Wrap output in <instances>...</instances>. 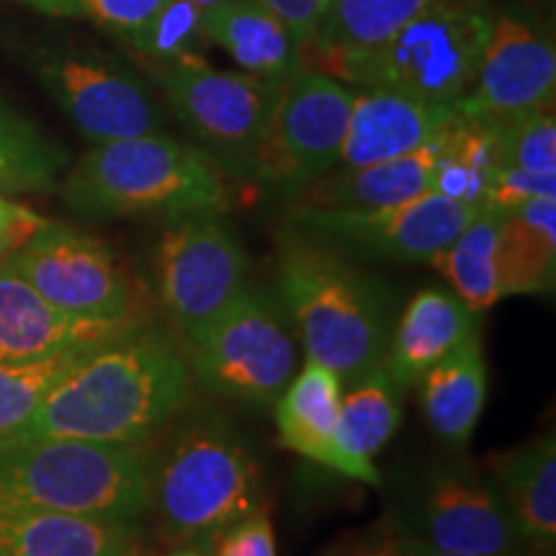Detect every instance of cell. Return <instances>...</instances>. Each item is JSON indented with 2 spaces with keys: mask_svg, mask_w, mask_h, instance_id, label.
Segmentation results:
<instances>
[{
  "mask_svg": "<svg viewBox=\"0 0 556 556\" xmlns=\"http://www.w3.org/2000/svg\"><path fill=\"white\" fill-rule=\"evenodd\" d=\"M435 155L438 142L433 137L422 148L384 163L332 168L299 191L291 204L309 208H379L402 204L430 191Z\"/></svg>",
  "mask_w": 556,
  "mask_h": 556,
  "instance_id": "44dd1931",
  "label": "cell"
},
{
  "mask_svg": "<svg viewBox=\"0 0 556 556\" xmlns=\"http://www.w3.org/2000/svg\"><path fill=\"white\" fill-rule=\"evenodd\" d=\"M70 155L18 111L0 101V191L47 193L58 189Z\"/></svg>",
  "mask_w": 556,
  "mask_h": 556,
  "instance_id": "f546056e",
  "label": "cell"
},
{
  "mask_svg": "<svg viewBox=\"0 0 556 556\" xmlns=\"http://www.w3.org/2000/svg\"><path fill=\"white\" fill-rule=\"evenodd\" d=\"M5 263L47 302L78 317L137 315L135 283L106 242L47 219Z\"/></svg>",
  "mask_w": 556,
  "mask_h": 556,
  "instance_id": "5bb4252c",
  "label": "cell"
},
{
  "mask_svg": "<svg viewBox=\"0 0 556 556\" xmlns=\"http://www.w3.org/2000/svg\"><path fill=\"white\" fill-rule=\"evenodd\" d=\"M492 24L490 0H438L377 50L340 62L328 75L358 90H397L454 106L475 80Z\"/></svg>",
  "mask_w": 556,
  "mask_h": 556,
  "instance_id": "8992f818",
  "label": "cell"
},
{
  "mask_svg": "<svg viewBox=\"0 0 556 556\" xmlns=\"http://www.w3.org/2000/svg\"><path fill=\"white\" fill-rule=\"evenodd\" d=\"M250 261L222 214L168 222L155 248V287L180 336H189L248 283Z\"/></svg>",
  "mask_w": 556,
  "mask_h": 556,
  "instance_id": "4fadbf2b",
  "label": "cell"
},
{
  "mask_svg": "<svg viewBox=\"0 0 556 556\" xmlns=\"http://www.w3.org/2000/svg\"><path fill=\"white\" fill-rule=\"evenodd\" d=\"M394 520L409 536L448 552L523 556L503 492L469 462H441L422 471Z\"/></svg>",
  "mask_w": 556,
  "mask_h": 556,
  "instance_id": "8fae6325",
  "label": "cell"
},
{
  "mask_svg": "<svg viewBox=\"0 0 556 556\" xmlns=\"http://www.w3.org/2000/svg\"><path fill=\"white\" fill-rule=\"evenodd\" d=\"M456 116L451 103H433L397 90L361 88L353 96L351 116L338 168L384 163L428 144Z\"/></svg>",
  "mask_w": 556,
  "mask_h": 556,
  "instance_id": "e0dca14e",
  "label": "cell"
},
{
  "mask_svg": "<svg viewBox=\"0 0 556 556\" xmlns=\"http://www.w3.org/2000/svg\"><path fill=\"white\" fill-rule=\"evenodd\" d=\"M184 340L191 379L238 405L270 407L299 368V338L281 299L255 283Z\"/></svg>",
  "mask_w": 556,
  "mask_h": 556,
  "instance_id": "52a82bcc",
  "label": "cell"
},
{
  "mask_svg": "<svg viewBox=\"0 0 556 556\" xmlns=\"http://www.w3.org/2000/svg\"><path fill=\"white\" fill-rule=\"evenodd\" d=\"M482 208L443 193L379 208H289V229L351 261L430 263Z\"/></svg>",
  "mask_w": 556,
  "mask_h": 556,
  "instance_id": "9c48e42d",
  "label": "cell"
},
{
  "mask_svg": "<svg viewBox=\"0 0 556 556\" xmlns=\"http://www.w3.org/2000/svg\"><path fill=\"white\" fill-rule=\"evenodd\" d=\"M415 387H420V407L430 430L451 448L467 446L486 402L482 338L464 343L422 374Z\"/></svg>",
  "mask_w": 556,
  "mask_h": 556,
  "instance_id": "d4e9b609",
  "label": "cell"
},
{
  "mask_svg": "<svg viewBox=\"0 0 556 556\" xmlns=\"http://www.w3.org/2000/svg\"><path fill=\"white\" fill-rule=\"evenodd\" d=\"M165 0H78L83 18L99 24L111 37L129 45L148 21L155 16Z\"/></svg>",
  "mask_w": 556,
  "mask_h": 556,
  "instance_id": "836d02e7",
  "label": "cell"
},
{
  "mask_svg": "<svg viewBox=\"0 0 556 556\" xmlns=\"http://www.w3.org/2000/svg\"><path fill=\"white\" fill-rule=\"evenodd\" d=\"M150 443L37 438L0 451V507L131 520L150 513Z\"/></svg>",
  "mask_w": 556,
  "mask_h": 556,
  "instance_id": "5b68a950",
  "label": "cell"
},
{
  "mask_svg": "<svg viewBox=\"0 0 556 556\" xmlns=\"http://www.w3.org/2000/svg\"><path fill=\"white\" fill-rule=\"evenodd\" d=\"M150 448V516L168 546L212 552L229 526L263 505L253 448L225 415L186 407Z\"/></svg>",
  "mask_w": 556,
  "mask_h": 556,
  "instance_id": "7a4b0ae2",
  "label": "cell"
},
{
  "mask_svg": "<svg viewBox=\"0 0 556 556\" xmlns=\"http://www.w3.org/2000/svg\"><path fill=\"white\" fill-rule=\"evenodd\" d=\"M206 47L204 11L189 0H165L155 16L129 41V50H135L144 65L206 58Z\"/></svg>",
  "mask_w": 556,
  "mask_h": 556,
  "instance_id": "1f68e13d",
  "label": "cell"
},
{
  "mask_svg": "<svg viewBox=\"0 0 556 556\" xmlns=\"http://www.w3.org/2000/svg\"><path fill=\"white\" fill-rule=\"evenodd\" d=\"M86 353H62L34 364H0V451L24 433L52 387Z\"/></svg>",
  "mask_w": 556,
  "mask_h": 556,
  "instance_id": "4dcf8cb0",
  "label": "cell"
},
{
  "mask_svg": "<svg viewBox=\"0 0 556 556\" xmlns=\"http://www.w3.org/2000/svg\"><path fill=\"white\" fill-rule=\"evenodd\" d=\"M45 225L47 219L39 217L34 208L18 204L9 199V193L0 191V261L24 245Z\"/></svg>",
  "mask_w": 556,
  "mask_h": 556,
  "instance_id": "f35d334b",
  "label": "cell"
},
{
  "mask_svg": "<svg viewBox=\"0 0 556 556\" xmlns=\"http://www.w3.org/2000/svg\"><path fill=\"white\" fill-rule=\"evenodd\" d=\"M0 554L139 556V526L75 513L0 507Z\"/></svg>",
  "mask_w": 556,
  "mask_h": 556,
  "instance_id": "d6986e66",
  "label": "cell"
},
{
  "mask_svg": "<svg viewBox=\"0 0 556 556\" xmlns=\"http://www.w3.org/2000/svg\"><path fill=\"white\" fill-rule=\"evenodd\" d=\"M486 124L495 131L497 168L556 173L554 106L528 111V114Z\"/></svg>",
  "mask_w": 556,
  "mask_h": 556,
  "instance_id": "d6a6232c",
  "label": "cell"
},
{
  "mask_svg": "<svg viewBox=\"0 0 556 556\" xmlns=\"http://www.w3.org/2000/svg\"><path fill=\"white\" fill-rule=\"evenodd\" d=\"M409 536L397 520H384L364 533L340 541L325 556H407Z\"/></svg>",
  "mask_w": 556,
  "mask_h": 556,
  "instance_id": "74e56055",
  "label": "cell"
},
{
  "mask_svg": "<svg viewBox=\"0 0 556 556\" xmlns=\"http://www.w3.org/2000/svg\"><path fill=\"white\" fill-rule=\"evenodd\" d=\"M18 3L29 5L34 11L47 13V16L83 18V9L78 5V0H18Z\"/></svg>",
  "mask_w": 556,
  "mask_h": 556,
  "instance_id": "ab89813d",
  "label": "cell"
},
{
  "mask_svg": "<svg viewBox=\"0 0 556 556\" xmlns=\"http://www.w3.org/2000/svg\"><path fill=\"white\" fill-rule=\"evenodd\" d=\"M193 148L225 178L253 180L258 152L281 83L238 70H217L206 58L144 65Z\"/></svg>",
  "mask_w": 556,
  "mask_h": 556,
  "instance_id": "ba28073f",
  "label": "cell"
},
{
  "mask_svg": "<svg viewBox=\"0 0 556 556\" xmlns=\"http://www.w3.org/2000/svg\"><path fill=\"white\" fill-rule=\"evenodd\" d=\"M255 3L281 21L291 37L307 50L325 16H328L332 0H255Z\"/></svg>",
  "mask_w": 556,
  "mask_h": 556,
  "instance_id": "8d00e7d4",
  "label": "cell"
},
{
  "mask_svg": "<svg viewBox=\"0 0 556 556\" xmlns=\"http://www.w3.org/2000/svg\"><path fill=\"white\" fill-rule=\"evenodd\" d=\"M356 88L307 67L281 83L253 180L294 199L338 168Z\"/></svg>",
  "mask_w": 556,
  "mask_h": 556,
  "instance_id": "30bf717a",
  "label": "cell"
},
{
  "mask_svg": "<svg viewBox=\"0 0 556 556\" xmlns=\"http://www.w3.org/2000/svg\"><path fill=\"white\" fill-rule=\"evenodd\" d=\"M276 294L312 361L343 387L384 361L394 328V291L356 261L287 229L276 261Z\"/></svg>",
  "mask_w": 556,
  "mask_h": 556,
  "instance_id": "3957f363",
  "label": "cell"
},
{
  "mask_svg": "<svg viewBox=\"0 0 556 556\" xmlns=\"http://www.w3.org/2000/svg\"><path fill=\"white\" fill-rule=\"evenodd\" d=\"M554 41L523 16L495 13L475 80L454 109L469 119L500 122L554 106Z\"/></svg>",
  "mask_w": 556,
  "mask_h": 556,
  "instance_id": "9a60e30c",
  "label": "cell"
},
{
  "mask_svg": "<svg viewBox=\"0 0 556 556\" xmlns=\"http://www.w3.org/2000/svg\"><path fill=\"white\" fill-rule=\"evenodd\" d=\"M492 479L503 492L520 541L552 554L556 546V441H536L492 462Z\"/></svg>",
  "mask_w": 556,
  "mask_h": 556,
  "instance_id": "cb8c5ba5",
  "label": "cell"
},
{
  "mask_svg": "<svg viewBox=\"0 0 556 556\" xmlns=\"http://www.w3.org/2000/svg\"><path fill=\"white\" fill-rule=\"evenodd\" d=\"M402 426V387L384 366L371 368L343 389L338 415V475L356 482L379 484L381 475L374 458L387 448Z\"/></svg>",
  "mask_w": 556,
  "mask_h": 556,
  "instance_id": "7402d4cb",
  "label": "cell"
},
{
  "mask_svg": "<svg viewBox=\"0 0 556 556\" xmlns=\"http://www.w3.org/2000/svg\"><path fill=\"white\" fill-rule=\"evenodd\" d=\"M60 197L86 219L176 222L229 208L217 165L165 129L93 144L70 165Z\"/></svg>",
  "mask_w": 556,
  "mask_h": 556,
  "instance_id": "277c9868",
  "label": "cell"
},
{
  "mask_svg": "<svg viewBox=\"0 0 556 556\" xmlns=\"http://www.w3.org/2000/svg\"><path fill=\"white\" fill-rule=\"evenodd\" d=\"M204 34L255 78L287 83L309 67L304 47L255 0H227L204 11Z\"/></svg>",
  "mask_w": 556,
  "mask_h": 556,
  "instance_id": "ffe728a7",
  "label": "cell"
},
{
  "mask_svg": "<svg viewBox=\"0 0 556 556\" xmlns=\"http://www.w3.org/2000/svg\"><path fill=\"white\" fill-rule=\"evenodd\" d=\"M37 75L90 144L165 129V111L150 80L99 50L58 47L37 60Z\"/></svg>",
  "mask_w": 556,
  "mask_h": 556,
  "instance_id": "7c38bea8",
  "label": "cell"
},
{
  "mask_svg": "<svg viewBox=\"0 0 556 556\" xmlns=\"http://www.w3.org/2000/svg\"><path fill=\"white\" fill-rule=\"evenodd\" d=\"M212 556H278L276 533L270 523L268 505L263 503L250 510L245 518L229 526L212 546Z\"/></svg>",
  "mask_w": 556,
  "mask_h": 556,
  "instance_id": "d590c367",
  "label": "cell"
},
{
  "mask_svg": "<svg viewBox=\"0 0 556 556\" xmlns=\"http://www.w3.org/2000/svg\"><path fill=\"white\" fill-rule=\"evenodd\" d=\"M409 536V533H407ZM407 556H475V554H464V552H448V548H438V546H430L426 541L409 536V544H407Z\"/></svg>",
  "mask_w": 556,
  "mask_h": 556,
  "instance_id": "60d3db41",
  "label": "cell"
},
{
  "mask_svg": "<svg viewBox=\"0 0 556 556\" xmlns=\"http://www.w3.org/2000/svg\"><path fill=\"white\" fill-rule=\"evenodd\" d=\"M541 197H556V173L497 168L486 191L484 208L507 214L526 201Z\"/></svg>",
  "mask_w": 556,
  "mask_h": 556,
  "instance_id": "e575fe53",
  "label": "cell"
},
{
  "mask_svg": "<svg viewBox=\"0 0 556 556\" xmlns=\"http://www.w3.org/2000/svg\"><path fill=\"white\" fill-rule=\"evenodd\" d=\"M435 3L438 0H332L323 26L304 50L309 67L330 73L340 62L377 50Z\"/></svg>",
  "mask_w": 556,
  "mask_h": 556,
  "instance_id": "4316f807",
  "label": "cell"
},
{
  "mask_svg": "<svg viewBox=\"0 0 556 556\" xmlns=\"http://www.w3.org/2000/svg\"><path fill=\"white\" fill-rule=\"evenodd\" d=\"M343 389V381L332 368L304 358L302 368H296L287 389L274 402L281 446L319 467L338 471L340 456L336 433Z\"/></svg>",
  "mask_w": 556,
  "mask_h": 556,
  "instance_id": "603a6c76",
  "label": "cell"
},
{
  "mask_svg": "<svg viewBox=\"0 0 556 556\" xmlns=\"http://www.w3.org/2000/svg\"><path fill=\"white\" fill-rule=\"evenodd\" d=\"M479 325L482 315L451 289H420L394 323L381 366L402 389L415 387L422 374L479 338Z\"/></svg>",
  "mask_w": 556,
  "mask_h": 556,
  "instance_id": "ac0fdd59",
  "label": "cell"
},
{
  "mask_svg": "<svg viewBox=\"0 0 556 556\" xmlns=\"http://www.w3.org/2000/svg\"><path fill=\"white\" fill-rule=\"evenodd\" d=\"M556 281V197L503 214L497 232L500 296L548 294Z\"/></svg>",
  "mask_w": 556,
  "mask_h": 556,
  "instance_id": "484cf974",
  "label": "cell"
},
{
  "mask_svg": "<svg viewBox=\"0 0 556 556\" xmlns=\"http://www.w3.org/2000/svg\"><path fill=\"white\" fill-rule=\"evenodd\" d=\"M438 155L430 191L484 208L486 191L497 170L495 131L486 122L456 116L435 135Z\"/></svg>",
  "mask_w": 556,
  "mask_h": 556,
  "instance_id": "83f0119b",
  "label": "cell"
},
{
  "mask_svg": "<svg viewBox=\"0 0 556 556\" xmlns=\"http://www.w3.org/2000/svg\"><path fill=\"white\" fill-rule=\"evenodd\" d=\"M189 3H193L201 11H208V9H217L222 3H227V0H189Z\"/></svg>",
  "mask_w": 556,
  "mask_h": 556,
  "instance_id": "7bdbcfd3",
  "label": "cell"
},
{
  "mask_svg": "<svg viewBox=\"0 0 556 556\" xmlns=\"http://www.w3.org/2000/svg\"><path fill=\"white\" fill-rule=\"evenodd\" d=\"M142 323V317L93 319L54 307L0 261V364H34L62 353H88Z\"/></svg>",
  "mask_w": 556,
  "mask_h": 556,
  "instance_id": "2e32d148",
  "label": "cell"
},
{
  "mask_svg": "<svg viewBox=\"0 0 556 556\" xmlns=\"http://www.w3.org/2000/svg\"><path fill=\"white\" fill-rule=\"evenodd\" d=\"M0 556H3V554H0Z\"/></svg>",
  "mask_w": 556,
  "mask_h": 556,
  "instance_id": "ee69618b",
  "label": "cell"
},
{
  "mask_svg": "<svg viewBox=\"0 0 556 556\" xmlns=\"http://www.w3.org/2000/svg\"><path fill=\"white\" fill-rule=\"evenodd\" d=\"M165 556H212L208 552H201V548H189V546H170V552Z\"/></svg>",
  "mask_w": 556,
  "mask_h": 556,
  "instance_id": "b9f144b4",
  "label": "cell"
},
{
  "mask_svg": "<svg viewBox=\"0 0 556 556\" xmlns=\"http://www.w3.org/2000/svg\"><path fill=\"white\" fill-rule=\"evenodd\" d=\"M191 384L170 338L142 319L70 368L11 446L37 438L148 446L189 407Z\"/></svg>",
  "mask_w": 556,
  "mask_h": 556,
  "instance_id": "6da1fadb",
  "label": "cell"
},
{
  "mask_svg": "<svg viewBox=\"0 0 556 556\" xmlns=\"http://www.w3.org/2000/svg\"><path fill=\"white\" fill-rule=\"evenodd\" d=\"M503 214L482 208L430 266L441 270L451 283V291L462 296L471 309L484 315L500 302L497 283V232Z\"/></svg>",
  "mask_w": 556,
  "mask_h": 556,
  "instance_id": "f1b7e54d",
  "label": "cell"
}]
</instances>
